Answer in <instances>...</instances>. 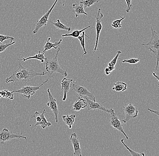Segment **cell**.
Listing matches in <instances>:
<instances>
[{
    "label": "cell",
    "mask_w": 159,
    "mask_h": 156,
    "mask_svg": "<svg viewBox=\"0 0 159 156\" xmlns=\"http://www.w3.org/2000/svg\"><path fill=\"white\" fill-rule=\"evenodd\" d=\"M45 74V72L37 73L34 70L25 68L20 63L17 70L14 71L11 75L6 79L5 82L9 83L11 82H24L26 84L35 77Z\"/></svg>",
    "instance_id": "6da1fadb"
},
{
    "label": "cell",
    "mask_w": 159,
    "mask_h": 156,
    "mask_svg": "<svg viewBox=\"0 0 159 156\" xmlns=\"http://www.w3.org/2000/svg\"><path fill=\"white\" fill-rule=\"evenodd\" d=\"M60 48L57 49V51L56 54L55 56L53 59L51 60L47 59L46 61V70L47 72L46 74H48V78H52L53 74L55 73H58L62 75H64L66 77L67 76V71L65 70L63 68L61 67L58 63L57 56H58L59 52L60 51Z\"/></svg>",
    "instance_id": "7a4b0ae2"
},
{
    "label": "cell",
    "mask_w": 159,
    "mask_h": 156,
    "mask_svg": "<svg viewBox=\"0 0 159 156\" xmlns=\"http://www.w3.org/2000/svg\"><path fill=\"white\" fill-rule=\"evenodd\" d=\"M151 38L150 40L147 43L142 44L143 45L149 46V50L156 55L157 58V65L155 70H158L159 60V37L157 33L153 30L152 27H151Z\"/></svg>",
    "instance_id": "3957f363"
},
{
    "label": "cell",
    "mask_w": 159,
    "mask_h": 156,
    "mask_svg": "<svg viewBox=\"0 0 159 156\" xmlns=\"http://www.w3.org/2000/svg\"><path fill=\"white\" fill-rule=\"evenodd\" d=\"M109 124L112 127H114V129L118 130L121 133H123V135L125 136L127 140H129V137L127 136L125 133V131L123 128V123L122 121L119 120V117L117 116L116 113L114 112V109L110 108L109 109Z\"/></svg>",
    "instance_id": "277c9868"
},
{
    "label": "cell",
    "mask_w": 159,
    "mask_h": 156,
    "mask_svg": "<svg viewBox=\"0 0 159 156\" xmlns=\"http://www.w3.org/2000/svg\"><path fill=\"white\" fill-rule=\"evenodd\" d=\"M49 78H48L47 79L43 82L41 85L37 86H23L21 88L18 90H15L12 91L13 93L16 92L19 93L20 94H21L23 95L25 99H29L30 98V97L32 95H33L37 91L40 89L41 87L43 85L46 83L48 80Z\"/></svg>",
    "instance_id": "5b68a950"
},
{
    "label": "cell",
    "mask_w": 159,
    "mask_h": 156,
    "mask_svg": "<svg viewBox=\"0 0 159 156\" xmlns=\"http://www.w3.org/2000/svg\"><path fill=\"white\" fill-rule=\"evenodd\" d=\"M20 138L25 140L27 139L26 137L22 134L13 133L12 131H9L7 128H4L2 131H0V142L1 144H4L5 142L12 139H20Z\"/></svg>",
    "instance_id": "8992f818"
},
{
    "label": "cell",
    "mask_w": 159,
    "mask_h": 156,
    "mask_svg": "<svg viewBox=\"0 0 159 156\" xmlns=\"http://www.w3.org/2000/svg\"><path fill=\"white\" fill-rule=\"evenodd\" d=\"M104 17L103 14L101 13V9L99 8L98 11L95 15V32H96V37H95V46L94 48V51L97 50L99 35L102 29V18Z\"/></svg>",
    "instance_id": "52a82bcc"
},
{
    "label": "cell",
    "mask_w": 159,
    "mask_h": 156,
    "mask_svg": "<svg viewBox=\"0 0 159 156\" xmlns=\"http://www.w3.org/2000/svg\"><path fill=\"white\" fill-rule=\"evenodd\" d=\"M123 108L125 115V118L122 120L124 123H127L130 119L136 118L138 116L139 110L132 103L129 104L125 103V106H123Z\"/></svg>",
    "instance_id": "ba28073f"
},
{
    "label": "cell",
    "mask_w": 159,
    "mask_h": 156,
    "mask_svg": "<svg viewBox=\"0 0 159 156\" xmlns=\"http://www.w3.org/2000/svg\"><path fill=\"white\" fill-rule=\"evenodd\" d=\"M58 0H56L55 1L54 3L53 4L51 7L48 10V11L39 20L37 21L34 30L33 31V34H34L37 33L43 27L46 26L47 25L48 22V19H49V16L51 13L52 11L54 9L55 6L56 5L57 3L58 2Z\"/></svg>",
    "instance_id": "9c48e42d"
},
{
    "label": "cell",
    "mask_w": 159,
    "mask_h": 156,
    "mask_svg": "<svg viewBox=\"0 0 159 156\" xmlns=\"http://www.w3.org/2000/svg\"><path fill=\"white\" fill-rule=\"evenodd\" d=\"M71 88L74 90L75 92L78 94L80 97L84 98L87 97L90 100L93 101H96V98L93 94L89 91L84 86L75 84L72 83L71 85Z\"/></svg>",
    "instance_id": "30bf717a"
},
{
    "label": "cell",
    "mask_w": 159,
    "mask_h": 156,
    "mask_svg": "<svg viewBox=\"0 0 159 156\" xmlns=\"http://www.w3.org/2000/svg\"><path fill=\"white\" fill-rule=\"evenodd\" d=\"M45 112V109H44L42 113L40 114L38 112H35L34 113L31 115V118H35L36 122L34 126H40L43 129H44L48 126H50L51 125V123L47 120L45 116H44V113Z\"/></svg>",
    "instance_id": "8fae6325"
},
{
    "label": "cell",
    "mask_w": 159,
    "mask_h": 156,
    "mask_svg": "<svg viewBox=\"0 0 159 156\" xmlns=\"http://www.w3.org/2000/svg\"><path fill=\"white\" fill-rule=\"evenodd\" d=\"M47 92L48 93L49 101L47 103V105L53 112L55 116V120L56 122H58V115L59 113V110H58L57 101L52 95L49 88L48 89Z\"/></svg>",
    "instance_id": "7c38bea8"
},
{
    "label": "cell",
    "mask_w": 159,
    "mask_h": 156,
    "mask_svg": "<svg viewBox=\"0 0 159 156\" xmlns=\"http://www.w3.org/2000/svg\"><path fill=\"white\" fill-rule=\"evenodd\" d=\"M86 101V107L88 108V110H102L105 112L108 113L109 112V109H106L102 105L103 103L107 101L103 102L102 103H97L96 101H93L90 100L88 98H84Z\"/></svg>",
    "instance_id": "4fadbf2b"
},
{
    "label": "cell",
    "mask_w": 159,
    "mask_h": 156,
    "mask_svg": "<svg viewBox=\"0 0 159 156\" xmlns=\"http://www.w3.org/2000/svg\"><path fill=\"white\" fill-rule=\"evenodd\" d=\"M70 140L71 141L74 149V156H82L79 140L77 138L76 133H73L71 134L70 137Z\"/></svg>",
    "instance_id": "5bb4252c"
},
{
    "label": "cell",
    "mask_w": 159,
    "mask_h": 156,
    "mask_svg": "<svg viewBox=\"0 0 159 156\" xmlns=\"http://www.w3.org/2000/svg\"><path fill=\"white\" fill-rule=\"evenodd\" d=\"M73 79H68L64 78L61 81V90L63 92V96L62 100L65 101L67 97V94L69 91L70 89L71 88Z\"/></svg>",
    "instance_id": "9a60e30c"
},
{
    "label": "cell",
    "mask_w": 159,
    "mask_h": 156,
    "mask_svg": "<svg viewBox=\"0 0 159 156\" xmlns=\"http://www.w3.org/2000/svg\"><path fill=\"white\" fill-rule=\"evenodd\" d=\"M121 53L122 52H121V50L117 51L116 56L113 58L112 61L109 62V64L107 65V67L105 68L104 72H105V74L106 75H109L112 71L115 70V65L117 63V60H118V58H119V55L121 54Z\"/></svg>",
    "instance_id": "2e32d148"
},
{
    "label": "cell",
    "mask_w": 159,
    "mask_h": 156,
    "mask_svg": "<svg viewBox=\"0 0 159 156\" xmlns=\"http://www.w3.org/2000/svg\"><path fill=\"white\" fill-rule=\"evenodd\" d=\"M85 107H86V100L84 98L81 97H79L77 99L72 106V110L75 111H79Z\"/></svg>",
    "instance_id": "e0dca14e"
},
{
    "label": "cell",
    "mask_w": 159,
    "mask_h": 156,
    "mask_svg": "<svg viewBox=\"0 0 159 156\" xmlns=\"http://www.w3.org/2000/svg\"><path fill=\"white\" fill-rule=\"evenodd\" d=\"M51 39V37H48V40L46 42L45 44L44 45V50H43V53H45L47 50H51L52 48H54V49H57L59 48L61 42H62V39H60L59 41L57 42H55V43H52L50 41V40Z\"/></svg>",
    "instance_id": "ac0fdd59"
},
{
    "label": "cell",
    "mask_w": 159,
    "mask_h": 156,
    "mask_svg": "<svg viewBox=\"0 0 159 156\" xmlns=\"http://www.w3.org/2000/svg\"><path fill=\"white\" fill-rule=\"evenodd\" d=\"M73 7V11H74L75 17L76 18L78 17L80 15H87V13L85 12L84 10V7L82 4L79 3H75L72 5Z\"/></svg>",
    "instance_id": "d6986e66"
},
{
    "label": "cell",
    "mask_w": 159,
    "mask_h": 156,
    "mask_svg": "<svg viewBox=\"0 0 159 156\" xmlns=\"http://www.w3.org/2000/svg\"><path fill=\"white\" fill-rule=\"evenodd\" d=\"M47 58H46L44 56V53H41L40 51H39L38 54H35L34 56H30L26 58H22L21 59H19V61H22L23 62L28 61V60H31V59H36V60H39L41 61L42 63H44V61Z\"/></svg>",
    "instance_id": "ffe728a7"
},
{
    "label": "cell",
    "mask_w": 159,
    "mask_h": 156,
    "mask_svg": "<svg viewBox=\"0 0 159 156\" xmlns=\"http://www.w3.org/2000/svg\"><path fill=\"white\" fill-rule=\"evenodd\" d=\"M75 117V114L63 115L62 116V119L64 121L65 124L67 125L70 129H71L74 124Z\"/></svg>",
    "instance_id": "44dd1931"
},
{
    "label": "cell",
    "mask_w": 159,
    "mask_h": 156,
    "mask_svg": "<svg viewBox=\"0 0 159 156\" xmlns=\"http://www.w3.org/2000/svg\"><path fill=\"white\" fill-rule=\"evenodd\" d=\"M128 85L124 82L118 81L114 84V87L112 90L117 92L124 91L127 90Z\"/></svg>",
    "instance_id": "7402d4cb"
},
{
    "label": "cell",
    "mask_w": 159,
    "mask_h": 156,
    "mask_svg": "<svg viewBox=\"0 0 159 156\" xmlns=\"http://www.w3.org/2000/svg\"><path fill=\"white\" fill-rule=\"evenodd\" d=\"M94 28V27H91L90 26H88L87 27H85V28H83V29H81V30H77V29H75L71 33H66V34H63L61 35L62 37H66V36H72V37H74V38H77L78 36H80V34L84 31V30H86L88 28Z\"/></svg>",
    "instance_id": "603a6c76"
},
{
    "label": "cell",
    "mask_w": 159,
    "mask_h": 156,
    "mask_svg": "<svg viewBox=\"0 0 159 156\" xmlns=\"http://www.w3.org/2000/svg\"><path fill=\"white\" fill-rule=\"evenodd\" d=\"M49 22L53 24L57 29L59 30H66L68 32L71 30V27L66 26L61 23L59 19H57L55 22L49 21Z\"/></svg>",
    "instance_id": "cb8c5ba5"
},
{
    "label": "cell",
    "mask_w": 159,
    "mask_h": 156,
    "mask_svg": "<svg viewBox=\"0 0 159 156\" xmlns=\"http://www.w3.org/2000/svg\"><path fill=\"white\" fill-rule=\"evenodd\" d=\"M85 36L89 37V36L85 34V32L83 31V32H82V35L80 36L77 37L78 40H79L80 45H81V47H82V49H83V51L84 52L83 54V56L87 55V51H86L85 47V39H84V36Z\"/></svg>",
    "instance_id": "d4e9b609"
},
{
    "label": "cell",
    "mask_w": 159,
    "mask_h": 156,
    "mask_svg": "<svg viewBox=\"0 0 159 156\" xmlns=\"http://www.w3.org/2000/svg\"><path fill=\"white\" fill-rule=\"evenodd\" d=\"M101 0H81L80 3L82 4L84 8L89 7L90 6L93 5L94 4L97 3ZM104 1V0H102Z\"/></svg>",
    "instance_id": "484cf974"
},
{
    "label": "cell",
    "mask_w": 159,
    "mask_h": 156,
    "mask_svg": "<svg viewBox=\"0 0 159 156\" xmlns=\"http://www.w3.org/2000/svg\"><path fill=\"white\" fill-rule=\"evenodd\" d=\"M0 95L1 96L4 98L9 99L12 100L14 99V95L12 91L11 92L8 90L0 91Z\"/></svg>",
    "instance_id": "4316f807"
},
{
    "label": "cell",
    "mask_w": 159,
    "mask_h": 156,
    "mask_svg": "<svg viewBox=\"0 0 159 156\" xmlns=\"http://www.w3.org/2000/svg\"><path fill=\"white\" fill-rule=\"evenodd\" d=\"M120 17H121V18L119 19H115V20L112 22V23H111V26L114 28L118 29V28H120L122 27V25H121V22L125 18V17H121V16H120Z\"/></svg>",
    "instance_id": "83f0119b"
},
{
    "label": "cell",
    "mask_w": 159,
    "mask_h": 156,
    "mask_svg": "<svg viewBox=\"0 0 159 156\" xmlns=\"http://www.w3.org/2000/svg\"><path fill=\"white\" fill-rule=\"evenodd\" d=\"M124 140H125V139H121V143H122V144H123V145H124V146H125V148H126V149H127V150H128L129 151V152H130V154H131V155L133 156H145V154H144V153H137V152H135V151H134V150H131V149H130V148H129V147H128V146H127V145H126V144H125V143H124Z\"/></svg>",
    "instance_id": "f1b7e54d"
},
{
    "label": "cell",
    "mask_w": 159,
    "mask_h": 156,
    "mask_svg": "<svg viewBox=\"0 0 159 156\" xmlns=\"http://www.w3.org/2000/svg\"><path fill=\"white\" fill-rule=\"evenodd\" d=\"M16 43V41H13V42H10L9 43H2L0 44V53L4 52L6 49L11 45H14Z\"/></svg>",
    "instance_id": "f546056e"
},
{
    "label": "cell",
    "mask_w": 159,
    "mask_h": 156,
    "mask_svg": "<svg viewBox=\"0 0 159 156\" xmlns=\"http://www.w3.org/2000/svg\"><path fill=\"white\" fill-rule=\"evenodd\" d=\"M9 40L11 42H13L15 40L14 37L9 36H5L0 34V42L2 43L5 40Z\"/></svg>",
    "instance_id": "4dcf8cb0"
},
{
    "label": "cell",
    "mask_w": 159,
    "mask_h": 156,
    "mask_svg": "<svg viewBox=\"0 0 159 156\" xmlns=\"http://www.w3.org/2000/svg\"><path fill=\"white\" fill-rule=\"evenodd\" d=\"M140 61L139 58H131V59L124 60L123 61V63H129L130 64H136L139 63Z\"/></svg>",
    "instance_id": "1f68e13d"
},
{
    "label": "cell",
    "mask_w": 159,
    "mask_h": 156,
    "mask_svg": "<svg viewBox=\"0 0 159 156\" xmlns=\"http://www.w3.org/2000/svg\"><path fill=\"white\" fill-rule=\"evenodd\" d=\"M126 4H127V7L126 10V12L129 13V11L131 10V7H132V0H125Z\"/></svg>",
    "instance_id": "d6a6232c"
},
{
    "label": "cell",
    "mask_w": 159,
    "mask_h": 156,
    "mask_svg": "<svg viewBox=\"0 0 159 156\" xmlns=\"http://www.w3.org/2000/svg\"><path fill=\"white\" fill-rule=\"evenodd\" d=\"M148 110L151 112L152 113H155L156 115H157V116H159V111H156V110H152V109H150V108H148Z\"/></svg>",
    "instance_id": "836d02e7"
},
{
    "label": "cell",
    "mask_w": 159,
    "mask_h": 156,
    "mask_svg": "<svg viewBox=\"0 0 159 156\" xmlns=\"http://www.w3.org/2000/svg\"><path fill=\"white\" fill-rule=\"evenodd\" d=\"M152 74L153 75L154 77L157 79V81L158 83L159 82V76L157 75V73L156 72H152Z\"/></svg>",
    "instance_id": "e575fe53"
},
{
    "label": "cell",
    "mask_w": 159,
    "mask_h": 156,
    "mask_svg": "<svg viewBox=\"0 0 159 156\" xmlns=\"http://www.w3.org/2000/svg\"><path fill=\"white\" fill-rule=\"evenodd\" d=\"M1 97H2V96H1V95H0V99H1Z\"/></svg>",
    "instance_id": "d590c367"
}]
</instances>
